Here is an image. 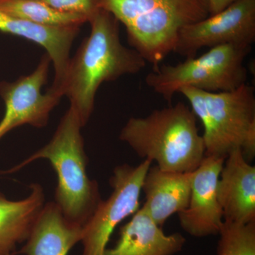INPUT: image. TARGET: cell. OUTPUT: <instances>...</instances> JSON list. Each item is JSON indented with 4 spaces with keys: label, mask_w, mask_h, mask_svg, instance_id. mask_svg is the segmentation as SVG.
Segmentation results:
<instances>
[{
    "label": "cell",
    "mask_w": 255,
    "mask_h": 255,
    "mask_svg": "<svg viewBox=\"0 0 255 255\" xmlns=\"http://www.w3.org/2000/svg\"><path fill=\"white\" fill-rule=\"evenodd\" d=\"M88 23L90 35L70 58L59 87L83 127L93 114L96 95L104 82L139 73L147 65L140 53L122 43L120 23L110 12L100 9Z\"/></svg>",
    "instance_id": "obj_1"
},
{
    "label": "cell",
    "mask_w": 255,
    "mask_h": 255,
    "mask_svg": "<svg viewBox=\"0 0 255 255\" xmlns=\"http://www.w3.org/2000/svg\"><path fill=\"white\" fill-rule=\"evenodd\" d=\"M83 126L73 107L60 119L49 142L5 174L14 173L38 159L50 162L57 175L55 202L69 222L83 227L102 199L99 183L87 174L88 157L81 130Z\"/></svg>",
    "instance_id": "obj_2"
},
{
    "label": "cell",
    "mask_w": 255,
    "mask_h": 255,
    "mask_svg": "<svg viewBox=\"0 0 255 255\" xmlns=\"http://www.w3.org/2000/svg\"><path fill=\"white\" fill-rule=\"evenodd\" d=\"M196 119L190 107L177 102L147 117L129 119L119 139L162 170L192 172L205 157Z\"/></svg>",
    "instance_id": "obj_3"
},
{
    "label": "cell",
    "mask_w": 255,
    "mask_h": 255,
    "mask_svg": "<svg viewBox=\"0 0 255 255\" xmlns=\"http://www.w3.org/2000/svg\"><path fill=\"white\" fill-rule=\"evenodd\" d=\"M126 28L129 44L157 66L174 52L179 31L209 16V0H100Z\"/></svg>",
    "instance_id": "obj_4"
},
{
    "label": "cell",
    "mask_w": 255,
    "mask_h": 255,
    "mask_svg": "<svg viewBox=\"0 0 255 255\" xmlns=\"http://www.w3.org/2000/svg\"><path fill=\"white\" fill-rule=\"evenodd\" d=\"M204 126L205 156L226 159L239 149L247 161L255 155V95L248 84L229 92H209L194 87L179 90Z\"/></svg>",
    "instance_id": "obj_5"
},
{
    "label": "cell",
    "mask_w": 255,
    "mask_h": 255,
    "mask_svg": "<svg viewBox=\"0 0 255 255\" xmlns=\"http://www.w3.org/2000/svg\"><path fill=\"white\" fill-rule=\"evenodd\" d=\"M251 49L243 45H221L177 65L159 64L146 76L145 83L169 104L184 87L209 92L232 91L247 83L244 60Z\"/></svg>",
    "instance_id": "obj_6"
},
{
    "label": "cell",
    "mask_w": 255,
    "mask_h": 255,
    "mask_svg": "<svg viewBox=\"0 0 255 255\" xmlns=\"http://www.w3.org/2000/svg\"><path fill=\"white\" fill-rule=\"evenodd\" d=\"M152 162L138 165L117 166L110 178L112 193L102 199L92 217L82 227V255H104L115 228L140 208L142 184Z\"/></svg>",
    "instance_id": "obj_7"
},
{
    "label": "cell",
    "mask_w": 255,
    "mask_h": 255,
    "mask_svg": "<svg viewBox=\"0 0 255 255\" xmlns=\"http://www.w3.org/2000/svg\"><path fill=\"white\" fill-rule=\"evenodd\" d=\"M50 57H41L36 69L14 82H0V97L4 101V117L0 122V140L16 128L47 127L50 114L64 97L60 89L50 86L45 93L42 88L48 82Z\"/></svg>",
    "instance_id": "obj_8"
},
{
    "label": "cell",
    "mask_w": 255,
    "mask_h": 255,
    "mask_svg": "<svg viewBox=\"0 0 255 255\" xmlns=\"http://www.w3.org/2000/svg\"><path fill=\"white\" fill-rule=\"evenodd\" d=\"M255 40V0H236L217 14L184 26L174 52L194 58L201 48L225 44L252 46Z\"/></svg>",
    "instance_id": "obj_9"
},
{
    "label": "cell",
    "mask_w": 255,
    "mask_h": 255,
    "mask_svg": "<svg viewBox=\"0 0 255 255\" xmlns=\"http://www.w3.org/2000/svg\"><path fill=\"white\" fill-rule=\"evenodd\" d=\"M225 159L205 156L193 172L187 209L178 215L182 229L196 238L217 236L224 223L218 182Z\"/></svg>",
    "instance_id": "obj_10"
},
{
    "label": "cell",
    "mask_w": 255,
    "mask_h": 255,
    "mask_svg": "<svg viewBox=\"0 0 255 255\" xmlns=\"http://www.w3.org/2000/svg\"><path fill=\"white\" fill-rule=\"evenodd\" d=\"M218 198L224 221L255 222V167L239 149L225 159L218 182Z\"/></svg>",
    "instance_id": "obj_11"
},
{
    "label": "cell",
    "mask_w": 255,
    "mask_h": 255,
    "mask_svg": "<svg viewBox=\"0 0 255 255\" xmlns=\"http://www.w3.org/2000/svg\"><path fill=\"white\" fill-rule=\"evenodd\" d=\"M185 243L180 233L165 234L141 206L120 228L118 241L104 255H175Z\"/></svg>",
    "instance_id": "obj_12"
},
{
    "label": "cell",
    "mask_w": 255,
    "mask_h": 255,
    "mask_svg": "<svg viewBox=\"0 0 255 255\" xmlns=\"http://www.w3.org/2000/svg\"><path fill=\"white\" fill-rule=\"evenodd\" d=\"M80 27L41 26L12 16L0 10V31L23 38L46 50L54 68L51 86L58 88L66 73L70 53Z\"/></svg>",
    "instance_id": "obj_13"
},
{
    "label": "cell",
    "mask_w": 255,
    "mask_h": 255,
    "mask_svg": "<svg viewBox=\"0 0 255 255\" xmlns=\"http://www.w3.org/2000/svg\"><path fill=\"white\" fill-rule=\"evenodd\" d=\"M192 172H167L150 166L142 184L145 201L142 208L162 227L169 217L187 209Z\"/></svg>",
    "instance_id": "obj_14"
},
{
    "label": "cell",
    "mask_w": 255,
    "mask_h": 255,
    "mask_svg": "<svg viewBox=\"0 0 255 255\" xmlns=\"http://www.w3.org/2000/svg\"><path fill=\"white\" fill-rule=\"evenodd\" d=\"M82 228L64 218L55 201L46 203L18 255H68L81 242Z\"/></svg>",
    "instance_id": "obj_15"
},
{
    "label": "cell",
    "mask_w": 255,
    "mask_h": 255,
    "mask_svg": "<svg viewBox=\"0 0 255 255\" xmlns=\"http://www.w3.org/2000/svg\"><path fill=\"white\" fill-rule=\"evenodd\" d=\"M29 194L20 200H9L0 192V255H15L17 246L27 239L45 204L43 188L29 186Z\"/></svg>",
    "instance_id": "obj_16"
},
{
    "label": "cell",
    "mask_w": 255,
    "mask_h": 255,
    "mask_svg": "<svg viewBox=\"0 0 255 255\" xmlns=\"http://www.w3.org/2000/svg\"><path fill=\"white\" fill-rule=\"evenodd\" d=\"M0 10L41 26L81 27L88 23L82 15L62 12L39 0H0Z\"/></svg>",
    "instance_id": "obj_17"
},
{
    "label": "cell",
    "mask_w": 255,
    "mask_h": 255,
    "mask_svg": "<svg viewBox=\"0 0 255 255\" xmlns=\"http://www.w3.org/2000/svg\"><path fill=\"white\" fill-rule=\"evenodd\" d=\"M219 236L216 255H255V222L224 221Z\"/></svg>",
    "instance_id": "obj_18"
},
{
    "label": "cell",
    "mask_w": 255,
    "mask_h": 255,
    "mask_svg": "<svg viewBox=\"0 0 255 255\" xmlns=\"http://www.w3.org/2000/svg\"><path fill=\"white\" fill-rule=\"evenodd\" d=\"M50 7L62 11L82 15L90 21L101 9L100 0H39Z\"/></svg>",
    "instance_id": "obj_19"
},
{
    "label": "cell",
    "mask_w": 255,
    "mask_h": 255,
    "mask_svg": "<svg viewBox=\"0 0 255 255\" xmlns=\"http://www.w3.org/2000/svg\"><path fill=\"white\" fill-rule=\"evenodd\" d=\"M236 0H209L210 15L217 14Z\"/></svg>",
    "instance_id": "obj_20"
}]
</instances>
